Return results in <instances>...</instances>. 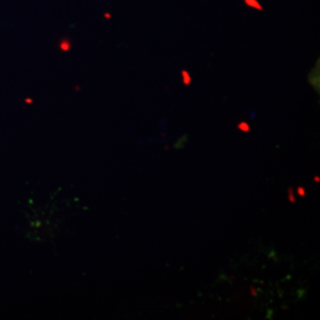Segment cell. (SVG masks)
Segmentation results:
<instances>
[{
  "instance_id": "obj_2",
  "label": "cell",
  "mask_w": 320,
  "mask_h": 320,
  "mask_svg": "<svg viewBox=\"0 0 320 320\" xmlns=\"http://www.w3.org/2000/svg\"><path fill=\"white\" fill-rule=\"evenodd\" d=\"M182 81H183L185 85H190L191 82H192V77L190 75V72L187 70H185V69L182 70Z\"/></svg>"
},
{
  "instance_id": "obj_6",
  "label": "cell",
  "mask_w": 320,
  "mask_h": 320,
  "mask_svg": "<svg viewBox=\"0 0 320 320\" xmlns=\"http://www.w3.org/2000/svg\"><path fill=\"white\" fill-rule=\"evenodd\" d=\"M250 293H251V295H253V296H257V290L255 289L253 286L250 287Z\"/></svg>"
},
{
  "instance_id": "obj_5",
  "label": "cell",
  "mask_w": 320,
  "mask_h": 320,
  "mask_svg": "<svg viewBox=\"0 0 320 320\" xmlns=\"http://www.w3.org/2000/svg\"><path fill=\"white\" fill-rule=\"evenodd\" d=\"M296 193L300 196V197H305V196H306V189L302 187V186H298V187H296Z\"/></svg>"
},
{
  "instance_id": "obj_8",
  "label": "cell",
  "mask_w": 320,
  "mask_h": 320,
  "mask_svg": "<svg viewBox=\"0 0 320 320\" xmlns=\"http://www.w3.org/2000/svg\"><path fill=\"white\" fill-rule=\"evenodd\" d=\"M104 17H106V18H110V14H109V13H106V14H104Z\"/></svg>"
},
{
  "instance_id": "obj_1",
  "label": "cell",
  "mask_w": 320,
  "mask_h": 320,
  "mask_svg": "<svg viewBox=\"0 0 320 320\" xmlns=\"http://www.w3.org/2000/svg\"><path fill=\"white\" fill-rule=\"evenodd\" d=\"M243 1H244V4L248 7H251L254 10H257V11H262L263 10V7H262V5L260 4L259 0H243Z\"/></svg>"
},
{
  "instance_id": "obj_3",
  "label": "cell",
  "mask_w": 320,
  "mask_h": 320,
  "mask_svg": "<svg viewBox=\"0 0 320 320\" xmlns=\"http://www.w3.org/2000/svg\"><path fill=\"white\" fill-rule=\"evenodd\" d=\"M237 128L240 130H242V132H244V133H249V132H250V126H249V124H247L245 121L240 122V124H237Z\"/></svg>"
},
{
  "instance_id": "obj_4",
  "label": "cell",
  "mask_w": 320,
  "mask_h": 320,
  "mask_svg": "<svg viewBox=\"0 0 320 320\" xmlns=\"http://www.w3.org/2000/svg\"><path fill=\"white\" fill-rule=\"evenodd\" d=\"M288 199H289L290 203H295V196H294L293 187H288Z\"/></svg>"
},
{
  "instance_id": "obj_7",
  "label": "cell",
  "mask_w": 320,
  "mask_h": 320,
  "mask_svg": "<svg viewBox=\"0 0 320 320\" xmlns=\"http://www.w3.org/2000/svg\"><path fill=\"white\" fill-rule=\"evenodd\" d=\"M313 180H314V182H317V183H319V182H320L319 177H314V178H313Z\"/></svg>"
}]
</instances>
